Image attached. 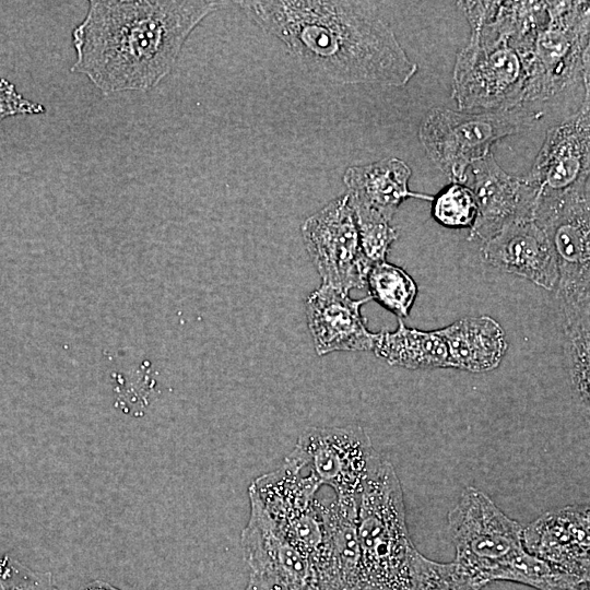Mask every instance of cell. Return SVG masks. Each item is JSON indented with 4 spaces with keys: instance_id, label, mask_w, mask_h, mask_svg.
<instances>
[{
    "instance_id": "7c38bea8",
    "label": "cell",
    "mask_w": 590,
    "mask_h": 590,
    "mask_svg": "<svg viewBox=\"0 0 590 590\" xmlns=\"http://www.w3.org/2000/svg\"><path fill=\"white\" fill-rule=\"evenodd\" d=\"M248 495L250 514L240 543L250 574L284 590H320L312 558L280 531L250 487Z\"/></svg>"
},
{
    "instance_id": "f1b7e54d",
    "label": "cell",
    "mask_w": 590,
    "mask_h": 590,
    "mask_svg": "<svg viewBox=\"0 0 590 590\" xmlns=\"http://www.w3.org/2000/svg\"><path fill=\"white\" fill-rule=\"evenodd\" d=\"M362 590H381L375 587L365 586Z\"/></svg>"
},
{
    "instance_id": "83f0119b",
    "label": "cell",
    "mask_w": 590,
    "mask_h": 590,
    "mask_svg": "<svg viewBox=\"0 0 590 590\" xmlns=\"http://www.w3.org/2000/svg\"><path fill=\"white\" fill-rule=\"evenodd\" d=\"M78 590H120V589L114 587L113 585L108 582H105L102 580H95V581L84 585Z\"/></svg>"
},
{
    "instance_id": "9c48e42d",
    "label": "cell",
    "mask_w": 590,
    "mask_h": 590,
    "mask_svg": "<svg viewBox=\"0 0 590 590\" xmlns=\"http://www.w3.org/2000/svg\"><path fill=\"white\" fill-rule=\"evenodd\" d=\"M287 457L321 486L332 488L335 499L357 505L367 477L381 460L358 425L311 427L298 437Z\"/></svg>"
},
{
    "instance_id": "9a60e30c",
    "label": "cell",
    "mask_w": 590,
    "mask_h": 590,
    "mask_svg": "<svg viewBox=\"0 0 590 590\" xmlns=\"http://www.w3.org/2000/svg\"><path fill=\"white\" fill-rule=\"evenodd\" d=\"M524 550L568 573L590 578V509L569 505L548 510L522 530Z\"/></svg>"
},
{
    "instance_id": "ac0fdd59",
    "label": "cell",
    "mask_w": 590,
    "mask_h": 590,
    "mask_svg": "<svg viewBox=\"0 0 590 590\" xmlns=\"http://www.w3.org/2000/svg\"><path fill=\"white\" fill-rule=\"evenodd\" d=\"M412 170L398 157H386L377 162L354 165L343 174L349 193L359 202L373 208L391 222L400 204L409 198L433 200L409 189Z\"/></svg>"
},
{
    "instance_id": "277c9868",
    "label": "cell",
    "mask_w": 590,
    "mask_h": 590,
    "mask_svg": "<svg viewBox=\"0 0 590 590\" xmlns=\"http://www.w3.org/2000/svg\"><path fill=\"white\" fill-rule=\"evenodd\" d=\"M589 182L558 194H538L532 215L556 257L555 290L567 343L590 341Z\"/></svg>"
},
{
    "instance_id": "ffe728a7",
    "label": "cell",
    "mask_w": 590,
    "mask_h": 590,
    "mask_svg": "<svg viewBox=\"0 0 590 590\" xmlns=\"http://www.w3.org/2000/svg\"><path fill=\"white\" fill-rule=\"evenodd\" d=\"M373 351L389 365L406 369L451 368L447 342L440 329L409 328L402 319L394 331L377 332Z\"/></svg>"
},
{
    "instance_id": "8992f818",
    "label": "cell",
    "mask_w": 590,
    "mask_h": 590,
    "mask_svg": "<svg viewBox=\"0 0 590 590\" xmlns=\"http://www.w3.org/2000/svg\"><path fill=\"white\" fill-rule=\"evenodd\" d=\"M527 108L467 113L434 107L423 118L418 138L427 156L451 182L464 184L470 166L491 153L492 145L532 123Z\"/></svg>"
},
{
    "instance_id": "4fadbf2b",
    "label": "cell",
    "mask_w": 590,
    "mask_h": 590,
    "mask_svg": "<svg viewBox=\"0 0 590 590\" xmlns=\"http://www.w3.org/2000/svg\"><path fill=\"white\" fill-rule=\"evenodd\" d=\"M463 185L472 190L477 204L469 239L484 243L504 226L532 219L539 188L524 176L505 172L492 152L470 166Z\"/></svg>"
},
{
    "instance_id": "8fae6325",
    "label": "cell",
    "mask_w": 590,
    "mask_h": 590,
    "mask_svg": "<svg viewBox=\"0 0 590 590\" xmlns=\"http://www.w3.org/2000/svg\"><path fill=\"white\" fill-rule=\"evenodd\" d=\"M302 235L322 284L345 292L365 287L371 266L361 250L347 192L307 217Z\"/></svg>"
},
{
    "instance_id": "5bb4252c",
    "label": "cell",
    "mask_w": 590,
    "mask_h": 590,
    "mask_svg": "<svg viewBox=\"0 0 590 590\" xmlns=\"http://www.w3.org/2000/svg\"><path fill=\"white\" fill-rule=\"evenodd\" d=\"M590 98L578 111L548 129L530 172L524 178L539 194H558L590 181Z\"/></svg>"
},
{
    "instance_id": "cb8c5ba5",
    "label": "cell",
    "mask_w": 590,
    "mask_h": 590,
    "mask_svg": "<svg viewBox=\"0 0 590 590\" xmlns=\"http://www.w3.org/2000/svg\"><path fill=\"white\" fill-rule=\"evenodd\" d=\"M432 216L447 228H471L477 216V204L472 190L460 182L449 184L433 197Z\"/></svg>"
},
{
    "instance_id": "5b68a950",
    "label": "cell",
    "mask_w": 590,
    "mask_h": 590,
    "mask_svg": "<svg viewBox=\"0 0 590 590\" xmlns=\"http://www.w3.org/2000/svg\"><path fill=\"white\" fill-rule=\"evenodd\" d=\"M356 532L366 586L409 590L416 550L409 535L403 491L394 467L381 460L359 496Z\"/></svg>"
},
{
    "instance_id": "ba28073f",
    "label": "cell",
    "mask_w": 590,
    "mask_h": 590,
    "mask_svg": "<svg viewBox=\"0 0 590 590\" xmlns=\"http://www.w3.org/2000/svg\"><path fill=\"white\" fill-rule=\"evenodd\" d=\"M455 562L488 585L523 551V527L481 489L468 486L448 514Z\"/></svg>"
},
{
    "instance_id": "d4e9b609",
    "label": "cell",
    "mask_w": 590,
    "mask_h": 590,
    "mask_svg": "<svg viewBox=\"0 0 590 590\" xmlns=\"http://www.w3.org/2000/svg\"><path fill=\"white\" fill-rule=\"evenodd\" d=\"M0 590H58L50 573L34 571L9 555L0 556Z\"/></svg>"
},
{
    "instance_id": "44dd1931",
    "label": "cell",
    "mask_w": 590,
    "mask_h": 590,
    "mask_svg": "<svg viewBox=\"0 0 590 590\" xmlns=\"http://www.w3.org/2000/svg\"><path fill=\"white\" fill-rule=\"evenodd\" d=\"M368 296L399 319L409 317L418 287L402 268L382 261L371 266L366 283Z\"/></svg>"
},
{
    "instance_id": "7402d4cb",
    "label": "cell",
    "mask_w": 590,
    "mask_h": 590,
    "mask_svg": "<svg viewBox=\"0 0 590 590\" xmlns=\"http://www.w3.org/2000/svg\"><path fill=\"white\" fill-rule=\"evenodd\" d=\"M485 586L455 560L439 563L413 552L409 590H481Z\"/></svg>"
},
{
    "instance_id": "3957f363",
    "label": "cell",
    "mask_w": 590,
    "mask_h": 590,
    "mask_svg": "<svg viewBox=\"0 0 590 590\" xmlns=\"http://www.w3.org/2000/svg\"><path fill=\"white\" fill-rule=\"evenodd\" d=\"M471 37L456 58L451 96L463 110L503 111L523 107L532 47L515 35L509 1H459Z\"/></svg>"
},
{
    "instance_id": "52a82bcc",
    "label": "cell",
    "mask_w": 590,
    "mask_h": 590,
    "mask_svg": "<svg viewBox=\"0 0 590 590\" xmlns=\"http://www.w3.org/2000/svg\"><path fill=\"white\" fill-rule=\"evenodd\" d=\"M588 1H548V20L538 32L523 107L546 101L576 81L589 91Z\"/></svg>"
},
{
    "instance_id": "7a4b0ae2",
    "label": "cell",
    "mask_w": 590,
    "mask_h": 590,
    "mask_svg": "<svg viewBox=\"0 0 590 590\" xmlns=\"http://www.w3.org/2000/svg\"><path fill=\"white\" fill-rule=\"evenodd\" d=\"M220 4L90 1L72 31L71 71L85 75L105 95L149 91L172 71L188 36Z\"/></svg>"
},
{
    "instance_id": "e0dca14e",
    "label": "cell",
    "mask_w": 590,
    "mask_h": 590,
    "mask_svg": "<svg viewBox=\"0 0 590 590\" xmlns=\"http://www.w3.org/2000/svg\"><path fill=\"white\" fill-rule=\"evenodd\" d=\"M482 258L489 266L527 279L544 290L556 288V257L546 234L533 219L504 226L483 243Z\"/></svg>"
},
{
    "instance_id": "2e32d148",
    "label": "cell",
    "mask_w": 590,
    "mask_h": 590,
    "mask_svg": "<svg viewBox=\"0 0 590 590\" xmlns=\"http://www.w3.org/2000/svg\"><path fill=\"white\" fill-rule=\"evenodd\" d=\"M371 298L353 299L349 292L321 284L306 299L307 324L315 351L323 356L337 351H373L370 332L361 307Z\"/></svg>"
},
{
    "instance_id": "484cf974",
    "label": "cell",
    "mask_w": 590,
    "mask_h": 590,
    "mask_svg": "<svg viewBox=\"0 0 590 590\" xmlns=\"http://www.w3.org/2000/svg\"><path fill=\"white\" fill-rule=\"evenodd\" d=\"M44 111V106L25 99L12 83L0 78V120L10 116Z\"/></svg>"
},
{
    "instance_id": "6da1fadb",
    "label": "cell",
    "mask_w": 590,
    "mask_h": 590,
    "mask_svg": "<svg viewBox=\"0 0 590 590\" xmlns=\"http://www.w3.org/2000/svg\"><path fill=\"white\" fill-rule=\"evenodd\" d=\"M310 73L340 84L404 86L417 64L367 1H238Z\"/></svg>"
},
{
    "instance_id": "4316f807",
    "label": "cell",
    "mask_w": 590,
    "mask_h": 590,
    "mask_svg": "<svg viewBox=\"0 0 590 590\" xmlns=\"http://www.w3.org/2000/svg\"><path fill=\"white\" fill-rule=\"evenodd\" d=\"M244 590H284L280 586L257 577L255 575L249 576L248 583Z\"/></svg>"
},
{
    "instance_id": "30bf717a",
    "label": "cell",
    "mask_w": 590,
    "mask_h": 590,
    "mask_svg": "<svg viewBox=\"0 0 590 590\" xmlns=\"http://www.w3.org/2000/svg\"><path fill=\"white\" fill-rule=\"evenodd\" d=\"M249 487L280 531L317 565L324 522L316 497L321 485L316 477L286 456L279 468L257 477Z\"/></svg>"
},
{
    "instance_id": "d6986e66",
    "label": "cell",
    "mask_w": 590,
    "mask_h": 590,
    "mask_svg": "<svg viewBox=\"0 0 590 590\" xmlns=\"http://www.w3.org/2000/svg\"><path fill=\"white\" fill-rule=\"evenodd\" d=\"M451 368L485 373L497 368L507 351L502 326L489 316L465 317L440 328Z\"/></svg>"
},
{
    "instance_id": "603a6c76",
    "label": "cell",
    "mask_w": 590,
    "mask_h": 590,
    "mask_svg": "<svg viewBox=\"0 0 590 590\" xmlns=\"http://www.w3.org/2000/svg\"><path fill=\"white\" fill-rule=\"evenodd\" d=\"M349 197L363 256L370 266L386 261L390 246L398 238V231L376 210L354 199L350 193Z\"/></svg>"
}]
</instances>
